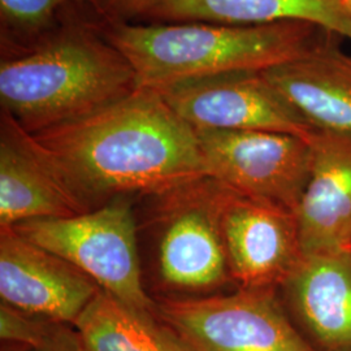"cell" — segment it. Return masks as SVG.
<instances>
[{"instance_id": "obj_1", "label": "cell", "mask_w": 351, "mask_h": 351, "mask_svg": "<svg viewBox=\"0 0 351 351\" xmlns=\"http://www.w3.org/2000/svg\"><path fill=\"white\" fill-rule=\"evenodd\" d=\"M30 136L85 211L125 194L160 197L208 177L195 129L152 88Z\"/></svg>"}, {"instance_id": "obj_2", "label": "cell", "mask_w": 351, "mask_h": 351, "mask_svg": "<svg viewBox=\"0 0 351 351\" xmlns=\"http://www.w3.org/2000/svg\"><path fill=\"white\" fill-rule=\"evenodd\" d=\"M101 16L72 10L32 50L0 59V103L29 134L94 112L138 88Z\"/></svg>"}, {"instance_id": "obj_3", "label": "cell", "mask_w": 351, "mask_h": 351, "mask_svg": "<svg viewBox=\"0 0 351 351\" xmlns=\"http://www.w3.org/2000/svg\"><path fill=\"white\" fill-rule=\"evenodd\" d=\"M101 29L134 69L138 88L152 90L228 72L267 71L307 55L336 36L304 21L221 25L103 19Z\"/></svg>"}, {"instance_id": "obj_4", "label": "cell", "mask_w": 351, "mask_h": 351, "mask_svg": "<svg viewBox=\"0 0 351 351\" xmlns=\"http://www.w3.org/2000/svg\"><path fill=\"white\" fill-rule=\"evenodd\" d=\"M20 236L73 264L101 290L156 315L146 294L130 204L112 201L71 217L34 219L16 224Z\"/></svg>"}, {"instance_id": "obj_5", "label": "cell", "mask_w": 351, "mask_h": 351, "mask_svg": "<svg viewBox=\"0 0 351 351\" xmlns=\"http://www.w3.org/2000/svg\"><path fill=\"white\" fill-rule=\"evenodd\" d=\"M278 289L164 298L156 316L191 351H317L289 316Z\"/></svg>"}, {"instance_id": "obj_6", "label": "cell", "mask_w": 351, "mask_h": 351, "mask_svg": "<svg viewBox=\"0 0 351 351\" xmlns=\"http://www.w3.org/2000/svg\"><path fill=\"white\" fill-rule=\"evenodd\" d=\"M195 132L208 177L239 194L295 213L311 167L307 137L264 130Z\"/></svg>"}, {"instance_id": "obj_7", "label": "cell", "mask_w": 351, "mask_h": 351, "mask_svg": "<svg viewBox=\"0 0 351 351\" xmlns=\"http://www.w3.org/2000/svg\"><path fill=\"white\" fill-rule=\"evenodd\" d=\"M219 184L204 177L160 195L158 274L168 289L213 291L233 282L221 236Z\"/></svg>"}, {"instance_id": "obj_8", "label": "cell", "mask_w": 351, "mask_h": 351, "mask_svg": "<svg viewBox=\"0 0 351 351\" xmlns=\"http://www.w3.org/2000/svg\"><path fill=\"white\" fill-rule=\"evenodd\" d=\"M156 91L195 129L264 130L304 138L315 130L263 71L208 75Z\"/></svg>"}, {"instance_id": "obj_9", "label": "cell", "mask_w": 351, "mask_h": 351, "mask_svg": "<svg viewBox=\"0 0 351 351\" xmlns=\"http://www.w3.org/2000/svg\"><path fill=\"white\" fill-rule=\"evenodd\" d=\"M217 184L219 221L233 282L242 289L280 290L303 255L295 213Z\"/></svg>"}, {"instance_id": "obj_10", "label": "cell", "mask_w": 351, "mask_h": 351, "mask_svg": "<svg viewBox=\"0 0 351 351\" xmlns=\"http://www.w3.org/2000/svg\"><path fill=\"white\" fill-rule=\"evenodd\" d=\"M101 290L73 264L13 228L0 229L1 302L53 323L75 324Z\"/></svg>"}, {"instance_id": "obj_11", "label": "cell", "mask_w": 351, "mask_h": 351, "mask_svg": "<svg viewBox=\"0 0 351 351\" xmlns=\"http://www.w3.org/2000/svg\"><path fill=\"white\" fill-rule=\"evenodd\" d=\"M280 290L316 350L351 351V250L303 254Z\"/></svg>"}, {"instance_id": "obj_12", "label": "cell", "mask_w": 351, "mask_h": 351, "mask_svg": "<svg viewBox=\"0 0 351 351\" xmlns=\"http://www.w3.org/2000/svg\"><path fill=\"white\" fill-rule=\"evenodd\" d=\"M310 176L295 210L302 252L351 250V137L314 130Z\"/></svg>"}, {"instance_id": "obj_13", "label": "cell", "mask_w": 351, "mask_h": 351, "mask_svg": "<svg viewBox=\"0 0 351 351\" xmlns=\"http://www.w3.org/2000/svg\"><path fill=\"white\" fill-rule=\"evenodd\" d=\"M86 213L12 116H0V229Z\"/></svg>"}, {"instance_id": "obj_14", "label": "cell", "mask_w": 351, "mask_h": 351, "mask_svg": "<svg viewBox=\"0 0 351 351\" xmlns=\"http://www.w3.org/2000/svg\"><path fill=\"white\" fill-rule=\"evenodd\" d=\"M339 40L332 36L307 55L263 73L315 130L351 137V55Z\"/></svg>"}, {"instance_id": "obj_15", "label": "cell", "mask_w": 351, "mask_h": 351, "mask_svg": "<svg viewBox=\"0 0 351 351\" xmlns=\"http://www.w3.org/2000/svg\"><path fill=\"white\" fill-rule=\"evenodd\" d=\"M304 21L351 40V17L341 0H150L136 23L264 25Z\"/></svg>"}, {"instance_id": "obj_16", "label": "cell", "mask_w": 351, "mask_h": 351, "mask_svg": "<svg viewBox=\"0 0 351 351\" xmlns=\"http://www.w3.org/2000/svg\"><path fill=\"white\" fill-rule=\"evenodd\" d=\"M73 326L88 351H191L156 315L104 290Z\"/></svg>"}, {"instance_id": "obj_17", "label": "cell", "mask_w": 351, "mask_h": 351, "mask_svg": "<svg viewBox=\"0 0 351 351\" xmlns=\"http://www.w3.org/2000/svg\"><path fill=\"white\" fill-rule=\"evenodd\" d=\"M103 0H0V59L32 50L72 10H93L103 19Z\"/></svg>"}, {"instance_id": "obj_18", "label": "cell", "mask_w": 351, "mask_h": 351, "mask_svg": "<svg viewBox=\"0 0 351 351\" xmlns=\"http://www.w3.org/2000/svg\"><path fill=\"white\" fill-rule=\"evenodd\" d=\"M56 324L26 314L4 302L0 304V339L3 342L36 350L49 339Z\"/></svg>"}, {"instance_id": "obj_19", "label": "cell", "mask_w": 351, "mask_h": 351, "mask_svg": "<svg viewBox=\"0 0 351 351\" xmlns=\"http://www.w3.org/2000/svg\"><path fill=\"white\" fill-rule=\"evenodd\" d=\"M150 0H103L101 13L106 20L136 23L145 12Z\"/></svg>"}, {"instance_id": "obj_20", "label": "cell", "mask_w": 351, "mask_h": 351, "mask_svg": "<svg viewBox=\"0 0 351 351\" xmlns=\"http://www.w3.org/2000/svg\"><path fill=\"white\" fill-rule=\"evenodd\" d=\"M32 351H88L75 329L58 323L49 339L36 350Z\"/></svg>"}, {"instance_id": "obj_21", "label": "cell", "mask_w": 351, "mask_h": 351, "mask_svg": "<svg viewBox=\"0 0 351 351\" xmlns=\"http://www.w3.org/2000/svg\"><path fill=\"white\" fill-rule=\"evenodd\" d=\"M341 1H342V5L345 7L346 12L349 13L351 17V0H341Z\"/></svg>"}]
</instances>
